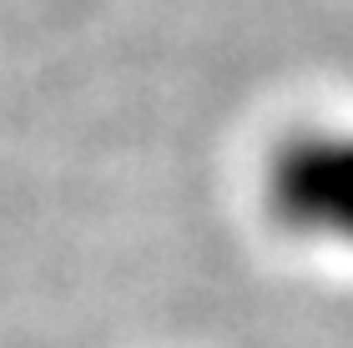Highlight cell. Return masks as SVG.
<instances>
[{
    "mask_svg": "<svg viewBox=\"0 0 353 348\" xmlns=\"http://www.w3.org/2000/svg\"><path fill=\"white\" fill-rule=\"evenodd\" d=\"M268 207L293 237L353 247V132H298L268 167Z\"/></svg>",
    "mask_w": 353,
    "mask_h": 348,
    "instance_id": "obj_1",
    "label": "cell"
}]
</instances>
